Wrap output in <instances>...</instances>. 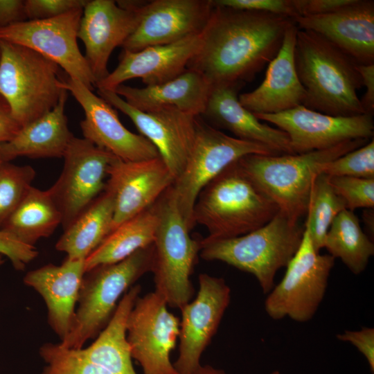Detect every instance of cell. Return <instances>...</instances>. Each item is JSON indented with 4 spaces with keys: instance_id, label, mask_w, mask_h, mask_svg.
<instances>
[{
    "instance_id": "cell-1",
    "label": "cell",
    "mask_w": 374,
    "mask_h": 374,
    "mask_svg": "<svg viewBox=\"0 0 374 374\" xmlns=\"http://www.w3.org/2000/svg\"><path fill=\"white\" fill-rule=\"evenodd\" d=\"M292 22L282 15L214 5L188 69L201 73L212 87L243 84L276 55Z\"/></svg>"
},
{
    "instance_id": "cell-2",
    "label": "cell",
    "mask_w": 374,
    "mask_h": 374,
    "mask_svg": "<svg viewBox=\"0 0 374 374\" xmlns=\"http://www.w3.org/2000/svg\"><path fill=\"white\" fill-rule=\"evenodd\" d=\"M294 60L306 93L303 106L335 116L366 114L357 95L362 87L357 63L338 47L314 32L298 28Z\"/></svg>"
},
{
    "instance_id": "cell-3",
    "label": "cell",
    "mask_w": 374,
    "mask_h": 374,
    "mask_svg": "<svg viewBox=\"0 0 374 374\" xmlns=\"http://www.w3.org/2000/svg\"><path fill=\"white\" fill-rule=\"evenodd\" d=\"M278 208L247 176L238 161L223 170L198 195L193 222L208 231L206 240L240 236L269 222Z\"/></svg>"
},
{
    "instance_id": "cell-4",
    "label": "cell",
    "mask_w": 374,
    "mask_h": 374,
    "mask_svg": "<svg viewBox=\"0 0 374 374\" xmlns=\"http://www.w3.org/2000/svg\"><path fill=\"white\" fill-rule=\"evenodd\" d=\"M347 141L332 148L301 154H249L238 160L247 176L294 222L307 215L318 167L368 142Z\"/></svg>"
},
{
    "instance_id": "cell-5",
    "label": "cell",
    "mask_w": 374,
    "mask_h": 374,
    "mask_svg": "<svg viewBox=\"0 0 374 374\" xmlns=\"http://www.w3.org/2000/svg\"><path fill=\"white\" fill-rule=\"evenodd\" d=\"M304 226L278 212L262 226L246 234L220 240H201L200 256L221 261L252 274L262 292L275 285L276 273L286 267L297 251Z\"/></svg>"
},
{
    "instance_id": "cell-6",
    "label": "cell",
    "mask_w": 374,
    "mask_h": 374,
    "mask_svg": "<svg viewBox=\"0 0 374 374\" xmlns=\"http://www.w3.org/2000/svg\"><path fill=\"white\" fill-rule=\"evenodd\" d=\"M154 244L124 260L96 266L85 272L80 287L72 328L60 343L80 349L107 326L121 296L142 276L151 271Z\"/></svg>"
},
{
    "instance_id": "cell-7",
    "label": "cell",
    "mask_w": 374,
    "mask_h": 374,
    "mask_svg": "<svg viewBox=\"0 0 374 374\" xmlns=\"http://www.w3.org/2000/svg\"><path fill=\"white\" fill-rule=\"evenodd\" d=\"M0 95L21 127L51 112L66 91L60 66L26 46L0 39Z\"/></svg>"
},
{
    "instance_id": "cell-8",
    "label": "cell",
    "mask_w": 374,
    "mask_h": 374,
    "mask_svg": "<svg viewBox=\"0 0 374 374\" xmlns=\"http://www.w3.org/2000/svg\"><path fill=\"white\" fill-rule=\"evenodd\" d=\"M155 204L159 220L151 269L154 291L168 305L180 309L195 293L190 277L201 250V240L190 235L170 187Z\"/></svg>"
},
{
    "instance_id": "cell-9",
    "label": "cell",
    "mask_w": 374,
    "mask_h": 374,
    "mask_svg": "<svg viewBox=\"0 0 374 374\" xmlns=\"http://www.w3.org/2000/svg\"><path fill=\"white\" fill-rule=\"evenodd\" d=\"M249 154L278 155L271 148L229 136L197 117L194 143L186 164L170 186L177 208L191 231L193 208L202 188L223 170Z\"/></svg>"
},
{
    "instance_id": "cell-10",
    "label": "cell",
    "mask_w": 374,
    "mask_h": 374,
    "mask_svg": "<svg viewBox=\"0 0 374 374\" xmlns=\"http://www.w3.org/2000/svg\"><path fill=\"white\" fill-rule=\"evenodd\" d=\"M335 260L328 253L321 254L315 249L304 224L301 244L286 266L283 278L267 294V315L274 320L310 321L323 300Z\"/></svg>"
},
{
    "instance_id": "cell-11",
    "label": "cell",
    "mask_w": 374,
    "mask_h": 374,
    "mask_svg": "<svg viewBox=\"0 0 374 374\" xmlns=\"http://www.w3.org/2000/svg\"><path fill=\"white\" fill-rule=\"evenodd\" d=\"M84 9V8H83ZM83 9L40 20H26L0 28V39L30 48L64 69L90 89L96 84L78 42Z\"/></svg>"
},
{
    "instance_id": "cell-12",
    "label": "cell",
    "mask_w": 374,
    "mask_h": 374,
    "mask_svg": "<svg viewBox=\"0 0 374 374\" xmlns=\"http://www.w3.org/2000/svg\"><path fill=\"white\" fill-rule=\"evenodd\" d=\"M84 138L73 136L63 157L62 171L48 189L65 230L105 190L109 164L116 158Z\"/></svg>"
},
{
    "instance_id": "cell-13",
    "label": "cell",
    "mask_w": 374,
    "mask_h": 374,
    "mask_svg": "<svg viewBox=\"0 0 374 374\" xmlns=\"http://www.w3.org/2000/svg\"><path fill=\"white\" fill-rule=\"evenodd\" d=\"M156 291L139 296L127 322V340L132 357L143 374H178L170 354L179 339L180 320L168 311Z\"/></svg>"
},
{
    "instance_id": "cell-14",
    "label": "cell",
    "mask_w": 374,
    "mask_h": 374,
    "mask_svg": "<svg viewBox=\"0 0 374 374\" xmlns=\"http://www.w3.org/2000/svg\"><path fill=\"white\" fill-rule=\"evenodd\" d=\"M196 297L181 308L179 355L173 366L178 374H193L216 334L230 303L231 289L224 278L201 274Z\"/></svg>"
},
{
    "instance_id": "cell-15",
    "label": "cell",
    "mask_w": 374,
    "mask_h": 374,
    "mask_svg": "<svg viewBox=\"0 0 374 374\" xmlns=\"http://www.w3.org/2000/svg\"><path fill=\"white\" fill-rule=\"evenodd\" d=\"M287 134L294 154L332 148L355 139L373 138V115L335 116L303 105L271 114H254Z\"/></svg>"
},
{
    "instance_id": "cell-16",
    "label": "cell",
    "mask_w": 374,
    "mask_h": 374,
    "mask_svg": "<svg viewBox=\"0 0 374 374\" xmlns=\"http://www.w3.org/2000/svg\"><path fill=\"white\" fill-rule=\"evenodd\" d=\"M145 3L90 0L83 9L78 38L96 83L109 73L107 64L114 49L123 44L136 28Z\"/></svg>"
},
{
    "instance_id": "cell-17",
    "label": "cell",
    "mask_w": 374,
    "mask_h": 374,
    "mask_svg": "<svg viewBox=\"0 0 374 374\" xmlns=\"http://www.w3.org/2000/svg\"><path fill=\"white\" fill-rule=\"evenodd\" d=\"M98 96L134 123L140 134L157 149L175 179L183 171L195 140L197 116L174 108L139 110L112 91L97 89Z\"/></svg>"
},
{
    "instance_id": "cell-18",
    "label": "cell",
    "mask_w": 374,
    "mask_h": 374,
    "mask_svg": "<svg viewBox=\"0 0 374 374\" xmlns=\"http://www.w3.org/2000/svg\"><path fill=\"white\" fill-rule=\"evenodd\" d=\"M64 88L84 110L80 122L83 138L117 158L136 161L159 157L155 147L143 136L127 130L114 107L82 82L68 77Z\"/></svg>"
},
{
    "instance_id": "cell-19",
    "label": "cell",
    "mask_w": 374,
    "mask_h": 374,
    "mask_svg": "<svg viewBox=\"0 0 374 374\" xmlns=\"http://www.w3.org/2000/svg\"><path fill=\"white\" fill-rule=\"evenodd\" d=\"M213 8V0H154L145 3L136 28L122 47L136 52L199 34Z\"/></svg>"
},
{
    "instance_id": "cell-20",
    "label": "cell",
    "mask_w": 374,
    "mask_h": 374,
    "mask_svg": "<svg viewBox=\"0 0 374 374\" xmlns=\"http://www.w3.org/2000/svg\"><path fill=\"white\" fill-rule=\"evenodd\" d=\"M107 177L105 189L114 199L112 230L152 206L175 181L160 157L136 161L116 157Z\"/></svg>"
},
{
    "instance_id": "cell-21",
    "label": "cell",
    "mask_w": 374,
    "mask_h": 374,
    "mask_svg": "<svg viewBox=\"0 0 374 374\" xmlns=\"http://www.w3.org/2000/svg\"><path fill=\"white\" fill-rule=\"evenodd\" d=\"M201 43L202 33L174 43L151 46L136 52L124 50L116 69L95 86L114 91L124 82L133 78H141L146 86L169 81L187 70Z\"/></svg>"
},
{
    "instance_id": "cell-22",
    "label": "cell",
    "mask_w": 374,
    "mask_h": 374,
    "mask_svg": "<svg viewBox=\"0 0 374 374\" xmlns=\"http://www.w3.org/2000/svg\"><path fill=\"white\" fill-rule=\"evenodd\" d=\"M292 20L299 29L321 35L357 64H374L373 0H353L328 14Z\"/></svg>"
},
{
    "instance_id": "cell-23",
    "label": "cell",
    "mask_w": 374,
    "mask_h": 374,
    "mask_svg": "<svg viewBox=\"0 0 374 374\" xmlns=\"http://www.w3.org/2000/svg\"><path fill=\"white\" fill-rule=\"evenodd\" d=\"M298 27L287 28L281 46L269 63L262 83L239 96L241 105L254 114H271L303 105L306 93L299 80L294 60Z\"/></svg>"
},
{
    "instance_id": "cell-24",
    "label": "cell",
    "mask_w": 374,
    "mask_h": 374,
    "mask_svg": "<svg viewBox=\"0 0 374 374\" xmlns=\"http://www.w3.org/2000/svg\"><path fill=\"white\" fill-rule=\"evenodd\" d=\"M85 260L66 258L60 265L48 264L26 273L24 283L43 298L48 323L61 341L70 332L85 274Z\"/></svg>"
},
{
    "instance_id": "cell-25",
    "label": "cell",
    "mask_w": 374,
    "mask_h": 374,
    "mask_svg": "<svg viewBox=\"0 0 374 374\" xmlns=\"http://www.w3.org/2000/svg\"><path fill=\"white\" fill-rule=\"evenodd\" d=\"M242 85L212 87L204 114L217 126L230 131L235 138L265 145L279 154H294L285 132L261 123L241 105L238 93Z\"/></svg>"
},
{
    "instance_id": "cell-26",
    "label": "cell",
    "mask_w": 374,
    "mask_h": 374,
    "mask_svg": "<svg viewBox=\"0 0 374 374\" xmlns=\"http://www.w3.org/2000/svg\"><path fill=\"white\" fill-rule=\"evenodd\" d=\"M211 88L201 73L187 69L177 77L161 84L143 88L121 84L114 92L143 112L174 108L197 116L204 113Z\"/></svg>"
},
{
    "instance_id": "cell-27",
    "label": "cell",
    "mask_w": 374,
    "mask_h": 374,
    "mask_svg": "<svg viewBox=\"0 0 374 374\" xmlns=\"http://www.w3.org/2000/svg\"><path fill=\"white\" fill-rule=\"evenodd\" d=\"M67 96L66 90L51 112L21 127L11 140L0 144V159L10 162L17 157H63L74 136L68 127L64 112Z\"/></svg>"
},
{
    "instance_id": "cell-28",
    "label": "cell",
    "mask_w": 374,
    "mask_h": 374,
    "mask_svg": "<svg viewBox=\"0 0 374 374\" xmlns=\"http://www.w3.org/2000/svg\"><path fill=\"white\" fill-rule=\"evenodd\" d=\"M141 290L139 285L132 286L123 295L111 319L96 340L86 348H82L91 362L113 374H136L127 340V322Z\"/></svg>"
},
{
    "instance_id": "cell-29",
    "label": "cell",
    "mask_w": 374,
    "mask_h": 374,
    "mask_svg": "<svg viewBox=\"0 0 374 374\" xmlns=\"http://www.w3.org/2000/svg\"><path fill=\"white\" fill-rule=\"evenodd\" d=\"M114 199L105 190L65 230L55 248L71 259L85 260L112 231Z\"/></svg>"
},
{
    "instance_id": "cell-30",
    "label": "cell",
    "mask_w": 374,
    "mask_h": 374,
    "mask_svg": "<svg viewBox=\"0 0 374 374\" xmlns=\"http://www.w3.org/2000/svg\"><path fill=\"white\" fill-rule=\"evenodd\" d=\"M155 203L113 229L85 259V271L100 265L121 261L152 244L159 220Z\"/></svg>"
},
{
    "instance_id": "cell-31",
    "label": "cell",
    "mask_w": 374,
    "mask_h": 374,
    "mask_svg": "<svg viewBox=\"0 0 374 374\" xmlns=\"http://www.w3.org/2000/svg\"><path fill=\"white\" fill-rule=\"evenodd\" d=\"M61 224V213L49 190L31 186L0 229L35 247L39 239L49 237Z\"/></svg>"
},
{
    "instance_id": "cell-32",
    "label": "cell",
    "mask_w": 374,
    "mask_h": 374,
    "mask_svg": "<svg viewBox=\"0 0 374 374\" xmlns=\"http://www.w3.org/2000/svg\"><path fill=\"white\" fill-rule=\"evenodd\" d=\"M339 258L354 274L362 273L374 254V244L363 231L357 216L348 209L335 218L326 234L324 247Z\"/></svg>"
},
{
    "instance_id": "cell-33",
    "label": "cell",
    "mask_w": 374,
    "mask_h": 374,
    "mask_svg": "<svg viewBox=\"0 0 374 374\" xmlns=\"http://www.w3.org/2000/svg\"><path fill=\"white\" fill-rule=\"evenodd\" d=\"M346 209L344 201L335 192L328 177L318 174L312 183L305 224L314 247L323 249L328 229L335 218Z\"/></svg>"
},
{
    "instance_id": "cell-34",
    "label": "cell",
    "mask_w": 374,
    "mask_h": 374,
    "mask_svg": "<svg viewBox=\"0 0 374 374\" xmlns=\"http://www.w3.org/2000/svg\"><path fill=\"white\" fill-rule=\"evenodd\" d=\"M35 175V170L30 166L1 163L0 228L28 193Z\"/></svg>"
},
{
    "instance_id": "cell-35",
    "label": "cell",
    "mask_w": 374,
    "mask_h": 374,
    "mask_svg": "<svg viewBox=\"0 0 374 374\" xmlns=\"http://www.w3.org/2000/svg\"><path fill=\"white\" fill-rule=\"evenodd\" d=\"M39 355L46 364L42 374H113L91 362L82 348L46 343L40 347Z\"/></svg>"
},
{
    "instance_id": "cell-36",
    "label": "cell",
    "mask_w": 374,
    "mask_h": 374,
    "mask_svg": "<svg viewBox=\"0 0 374 374\" xmlns=\"http://www.w3.org/2000/svg\"><path fill=\"white\" fill-rule=\"evenodd\" d=\"M318 172L328 177L374 179L373 138L364 145L320 165Z\"/></svg>"
},
{
    "instance_id": "cell-37",
    "label": "cell",
    "mask_w": 374,
    "mask_h": 374,
    "mask_svg": "<svg viewBox=\"0 0 374 374\" xmlns=\"http://www.w3.org/2000/svg\"><path fill=\"white\" fill-rule=\"evenodd\" d=\"M328 179L335 192L344 201L346 209L373 208L374 179L328 177Z\"/></svg>"
},
{
    "instance_id": "cell-38",
    "label": "cell",
    "mask_w": 374,
    "mask_h": 374,
    "mask_svg": "<svg viewBox=\"0 0 374 374\" xmlns=\"http://www.w3.org/2000/svg\"><path fill=\"white\" fill-rule=\"evenodd\" d=\"M215 6L235 10L268 12L292 19L297 17L293 0H213Z\"/></svg>"
},
{
    "instance_id": "cell-39",
    "label": "cell",
    "mask_w": 374,
    "mask_h": 374,
    "mask_svg": "<svg viewBox=\"0 0 374 374\" xmlns=\"http://www.w3.org/2000/svg\"><path fill=\"white\" fill-rule=\"evenodd\" d=\"M88 0H26L28 20L53 18L75 9H83Z\"/></svg>"
},
{
    "instance_id": "cell-40",
    "label": "cell",
    "mask_w": 374,
    "mask_h": 374,
    "mask_svg": "<svg viewBox=\"0 0 374 374\" xmlns=\"http://www.w3.org/2000/svg\"><path fill=\"white\" fill-rule=\"evenodd\" d=\"M0 255L6 256L12 267L23 271L38 255L35 247L26 244L0 229Z\"/></svg>"
},
{
    "instance_id": "cell-41",
    "label": "cell",
    "mask_w": 374,
    "mask_h": 374,
    "mask_svg": "<svg viewBox=\"0 0 374 374\" xmlns=\"http://www.w3.org/2000/svg\"><path fill=\"white\" fill-rule=\"evenodd\" d=\"M337 339L354 346L366 359L369 369L374 373V328L362 327L358 330H345L337 335Z\"/></svg>"
},
{
    "instance_id": "cell-42",
    "label": "cell",
    "mask_w": 374,
    "mask_h": 374,
    "mask_svg": "<svg viewBox=\"0 0 374 374\" xmlns=\"http://www.w3.org/2000/svg\"><path fill=\"white\" fill-rule=\"evenodd\" d=\"M353 0H293L297 17L321 15L335 12Z\"/></svg>"
},
{
    "instance_id": "cell-43",
    "label": "cell",
    "mask_w": 374,
    "mask_h": 374,
    "mask_svg": "<svg viewBox=\"0 0 374 374\" xmlns=\"http://www.w3.org/2000/svg\"><path fill=\"white\" fill-rule=\"evenodd\" d=\"M26 20L24 1L0 0V28Z\"/></svg>"
},
{
    "instance_id": "cell-44",
    "label": "cell",
    "mask_w": 374,
    "mask_h": 374,
    "mask_svg": "<svg viewBox=\"0 0 374 374\" xmlns=\"http://www.w3.org/2000/svg\"><path fill=\"white\" fill-rule=\"evenodd\" d=\"M362 87L366 91L360 99L362 105L367 114L373 115L374 112V64H357Z\"/></svg>"
},
{
    "instance_id": "cell-45",
    "label": "cell",
    "mask_w": 374,
    "mask_h": 374,
    "mask_svg": "<svg viewBox=\"0 0 374 374\" xmlns=\"http://www.w3.org/2000/svg\"><path fill=\"white\" fill-rule=\"evenodd\" d=\"M20 129L11 114L8 105L0 95V144L11 140Z\"/></svg>"
},
{
    "instance_id": "cell-46",
    "label": "cell",
    "mask_w": 374,
    "mask_h": 374,
    "mask_svg": "<svg viewBox=\"0 0 374 374\" xmlns=\"http://www.w3.org/2000/svg\"><path fill=\"white\" fill-rule=\"evenodd\" d=\"M193 374H228L224 370L211 365H200Z\"/></svg>"
},
{
    "instance_id": "cell-47",
    "label": "cell",
    "mask_w": 374,
    "mask_h": 374,
    "mask_svg": "<svg viewBox=\"0 0 374 374\" xmlns=\"http://www.w3.org/2000/svg\"><path fill=\"white\" fill-rule=\"evenodd\" d=\"M270 374H280V373L278 371H274Z\"/></svg>"
},
{
    "instance_id": "cell-48",
    "label": "cell",
    "mask_w": 374,
    "mask_h": 374,
    "mask_svg": "<svg viewBox=\"0 0 374 374\" xmlns=\"http://www.w3.org/2000/svg\"><path fill=\"white\" fill-rule=\"evenodd\" d=\"M3 262L4 261H3V258H2V256L0 255V266L3 263Z\"/></svg>"
},
{
    "instance_id": "cell-49",
    "label": "cell",
    "mask_w": 374,
    "mask_h": 374,
    "mask_svg": "<svg viewBox=\"0 0 374 374\" xmlns=\"http://www.w3.org/2000/svg\"><path fill=\"white\" fill-rule=\"evenodd\" d=\"M2 162H3V161H2L0 159V165H1V163Z\"/></svg>"
},
{
    "instance_id": "cell-50",
    "label": "cell",
    "mask_w": 374,
    "mask_h": 374,
    "mask_svg": "<svg viewBox=\"0 0 374 374\" xmlns=\"http://www.w3.org/2000/svg\"><path fill=\"white\" fill-rule=\"evenodd\" d=\"M0 54H1V51H0Z\"/></svg>"
}]
</instances>
